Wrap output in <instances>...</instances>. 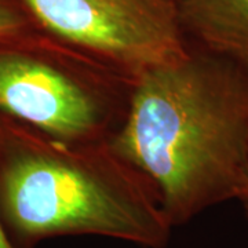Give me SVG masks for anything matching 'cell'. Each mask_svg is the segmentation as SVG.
<instances>
[{"label":"cell","instance_id":"1","mask_svg":"<svg viewBox=\"0 0 248 248\" xmlns=\"http://www.w3.org/2000/svg\"><path fill=\"white\" fill-rule=\"evenodd\" d=\"M110 143L151 182L172 228L234 200L248 164V72L189 47L134 79Z\"/></svg>","mask_w":248,"mask_h":248},{"label":"cell","instance_id":"2","mask_svg":"<svg viewBox=\"0 0 248 248\" xmlns=\"http://www.w3.org/2000/svg\"><path fill=\"white\" fill-rule=\"evenodd\" d=\"M0 219L17 248L60 236L164 248L174 229L155 187L110 141H61L1 112Z\"/></svg>","mask_w":248,"mask_h":248},{"label":"cell","instance_id":"3","mask_svg":"<svg viewBox=\"0 0 248 248\" xmlns=\"http://www.w3.org/2000/svg\"><path fill=\"white\" fill-rule=\"evenodd\" d=\"M134 79L43 29L0 42V112L61 141H110Z\"/></svg>","mask_w":248,"mask_h":248},{"label":"cell","instance_id":"4","mask_svg":"<svg viewBox=\"0 0 248 248\" xmlns=\"http://www.w3.org/2000/svg\"><path fill=\"white\" fill-rule=\"evenodd\" d=\"M37 25L137 78L189 51L172 0H24Z\"/></svg>","mask_w":248,"mask_h":248},{"label":"cell","instance_id":"5","mask_svg":"<svg viewBox=\"0 0 248 248\" xmlns=\"http://www.w3.org/2000/svg\"><path fill=\"white\" fill-rule=\"evenodd\" d=\"M189 47L248 72V0H172Z\"/></svg>","mask_w":248,"mask_h":248},{"label":"cell","instance_id":"6","mask_svg":"<svg viewBox=\"0 0 248 248\" xmlns=\"http://www.w3.org/2000/svg\"><path fill=\"white\" fill-rule=\"evenodd\" d=\"M42 31L24 0H0V42H9Z\"/></svg>","mask_w":248,"mask_h":248},{"label":"cell","instance_id":"7","mask_svg":"<svg viewBox=\"0 0 248 248\" xmlns=\"http://www.w3.org/2000/svg\"><path fill=\"white\" fill-rule=\"evenodd\" d=\"M241 203L243 208L246 210V213L248 214V164L246 170H244V174L241 177V181H240L239 187H237V193H236V199Z\"/></svg>","mask_w":248,"mask_h":248},{"label":"cell","instance_id":"8","mask_svg":"<svg viewBox=\"0 0 248 248\" xmlns=\"http://www.w3.org/2000/svg\"><path fill=\"white\" fill-rule=\"evenodd\" d=\"M0 248H17L14 246V243L10 240L7 232L3 226V222L0 219Z\"/></svg>","mask_w":248,"mask_h":248}]
</instances>
